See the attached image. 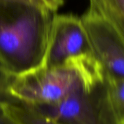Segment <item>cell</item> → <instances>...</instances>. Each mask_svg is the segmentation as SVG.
<instances>
[{
    "mask_svg": "<svg viewBox=\"0 0 124 124\" xmlns=\"http://www.w3.org/2000/svg\"><path fill=\"white\" fill-rule=\"evenodd\" d=\"M54 12L0 0V73L14 76L43 65Z\"/></svg>",
    "mask_w": 124,
    "mask_h": 124,
    "instance_id": "obj_1",
    "label": "cell"
},
{
    "mask_svg": "<svg viewBox=\"0 0 124 124\" xmlns=\"http://www.w3.org/2000/svg\"><path fill=\"white\" fill-rule=\"evenodd\" d=\"M105 78L93 55L75 58L58 67L42 65L27 72L7 76L1 74L2 93L28 104L56 102L86 84Z\"/></svg>",
    "mask_w": 124,
    "mask_h": 124,
    "instance_id": "obj_2",
    "label": "cell"
},
{
    "mask_svg": "<svg viewBox=\"0 0 124 124\" xmlns=\"http://www.w3.org/2000/svg\"><path fill=\"white\" fill-rule=\"evenodd\" d=\"M29 105L61 124H117L109 105L106 78L56 102Z\"/></svg>",
    "mask_w": 124,
    "mask_h": 124,
    "instance_id": "obj_3",
    "label": "cell"
},
{
    "mask_svg": "<svg viewBox=\"0 0 124 124\" xmlns=\"http://www.w3.org/2000/svg\"><path fill=\"white\" fill-rule=\"evenodd\" d=\"M93 55L81 18L54 14L43 65L58 67L75 58Z\"/></svg>",
    "mask_w": 124,
    "mask_h": 124,
    "instance_id": "obj_4",
    "label": "cell"
},
{
    "mask_svg": "<svg viewBox=\"0 0 124 124\" xmlns=\"http://www.w3.org/2000/svg\"><path fill=\"white\" fill-rule=\"evenodd\" d=\"M92 53L106 78H124V38L101 16L88 10L81 17Z\"/></svg>",
    "mask_w": 124,
    "mask_h": 124,
    "instance_id": "obj_5",
    "label": "cell"
},
{
    "mask_svg": "<svg viewBox=\"0 0 124 124\" xmlns=\"http://www.w3.org/2000/svg\"><path fill=\"white\" fill-rule=\"evenodd\" d=\"M0 108L13 124H61L43 115L32 106L3 94Z\"/></svg>",
    "mask_w": 124,
    "mask_h": 124,
    "instance_id": "obj_6",
    "label": "cell"
},
{
    "mask_svg": "<svg viewBox=\"0 0 124 124\" xmlns=\"http://www.w3.org/2000/svg\"><path fill=\"white\" fill-rule=\"evenodd\" d=\"M88 10L110 23L124 38V0H89Z\"/></svg>",
    "mask_w": 124,
    "mask_h": 124,
    "instance_id": "obj_7",
    "label": "cell"
},
{
    "mask_svg": "<svg viewBox=\"0 0 124 124\" xmlns=\"http://www.w3.org/2000/svg\"><path fill=\"white\" fill-rule=\"evenodd\" d=\"M109 105L117 124H124V78H106Z\"/></svg>",
    "mask_w": 124,
    "mask_h": 124,
    "instance_id": "obj_8",
    "label": "cell"
},
{
    "mask_svg": "<svg viewBox=\"0 0 124 124\" xmlns=\"http://www.w3.org/2000/svg\"><path fill=\"white\" fill-rule=\"evenodd\" d=\"M18 1L29 2L54 13L64 4V0H18Z\"/></svg>",
    "mask_w": 124,
    "mask_h": 124,
    "instance_id": "obj_9",
    "label": "cell"
},
{
    "mask_svg": "<svg viewBox=\"0 0 124 124\" xmlns=\"http://www.w3.org/2000/svg\"><path fill=\"white\" fill-rule=\"evenodd\" d=\"M3 93L1 91V89H0V101H1L2 98ZM0 124H13L3 114V112H2V109L0 108Z\"/></svg>",
    "mask_w": 124,
    "mask_h": 124,
    "instance_id": "obj_10",
    "label": "cell"
}]
</instances>
